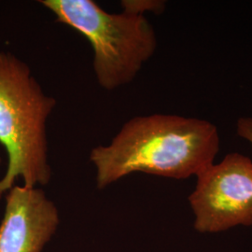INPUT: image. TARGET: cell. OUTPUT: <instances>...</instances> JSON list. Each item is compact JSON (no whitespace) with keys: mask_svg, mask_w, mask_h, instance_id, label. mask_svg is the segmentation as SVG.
I'll return each instance as SVG.
<instances>
[{"mask_svg":"<svg viewBox=\"0 0 252 252\" xmlns=\"http://www.w3.org/2000/svg\"><path fill=\"white\" fill-rule=\"evenodd\" d=\"M220 151L217 126L206 120L170 114L132 118L110 143L92 150L96 185L104 189L142 172L176 180L197 176Z\"/></svg>","mask_w":252,"mask_h":252,"instance_id":"obj_1","label":"cell"},{"mask_svg":"<svg viewBox=\"0 0 252 252\" xmlns=\"http://www.w3.org/2000/svg\"><path fill=\"white\" fill-rule=\"evenodd\" d=\"M55 106L56 100L46 94L29 65L0 51V144L8 155L0 198L18 179L27 187L50 182L46 126Z\"/></svg>","mask_w":252,"mask_h":252,"instance_id":"obj_2","label":"cell"},{"mask_svg":"<svg viewBox=\"0 0 252 252\" xmlns=\"http://www.w3.org/2000/svg\"><path fill=\"white\" fill-rule=\"evenodd\" d=\"M57 23L90 42L93 67L100 87L117 89L134 81L157 49V37L145 16L110 13L93 0H41Z\"/></svg>","mask_w":252,"mask_h":252,"instance_id":"obj_3","label":"cell"},{"mask_svg":"<svg viewBox=\"0 0 252 252\" xmlns=\"http://www.w3.org/2000/svg\"><path fill=\"white\" fill-rule=\"evenodd\" d=\"M196 178L189 202L197 232L214 234L252 225V161L249 157L229 153Z\"/></svg>","mask_w":252,"mask_h":252,"instance_id":"obj_4","label":"cell"},{"mask_svg":"<svg viewBox=\"0 0 252 252\" xmlns=\"http://www.w3.org/2000/svg\"><path fill=\"white\" fill-rule=\"evenodd\" d=\"M0 224V252H41L57 230L54 202L36 187L14 185L6 194Z\"/></svg>","mask_w":252,"mask_h":252,"instance_id":"obj_5","label":"cell"},{"mask_svg":"<svg viewBox=\"0 0 252 252\" xmlns=\"http://www.w3.org/2000/svg\"><path fill=\"white\" fill-rule=\"evenodd\" d=\"M123 11L138 16H145L146 12L161 14L166 7L162 0H124L121 2Z\"/></svg>","mask_w":252,"mask_h":252,"instance_id":"obj_6","label":"cell"},{"mask_svg":"<svg viewBox=\"0 0 252 252\" xmlns=\"http://www.w3.org/2000/svg\"><path fill=\"white\" fill-rule=\"evenodd\" d=\"M236 133L252 145V117H241L236 123Z\"/></svg>","mask_w":252,"mask_h":252,"instance_id":"obj_7","label":"cell"},{"mask_svg":"<svg viewBox=\"0 0 252 252\" xmlns=\"http://www.w3.org/2000/svg\"><path fill=\"white\" fill-rule=\"evenodd\" d=\"M0 163H1V157H0Z\"/></svg>","mask_w":252,"mask_h":252,"instance_id":"obj_8","label":"cell"}]
</instances>
